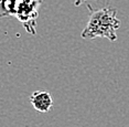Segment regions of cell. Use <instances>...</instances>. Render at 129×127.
Instances as JSON below:
<instances>
[{
    "instance_id": "cell-1",
    "label": "cell",
    "mask_w": 129,
    "mask_h": 127,
    "mask_svg": "<svg viewBox=\"0 0 129 127\" xmlns=\"http://www.w3.org/2000/svg\"><path fill=\"white\" fill-rule=\"evenodd\" d=\"M89 18L85 29L82 31V38L92 40L95 38H105L110 42L117 40L116 31L119 29L121 21L117 18V10L111 7H103L95 10L90 5H87Z\"/></svg>"
},
{
    "instance_id": "cell-2",
    "label": "cell",
    "mask_w": 129,
    "mask_h": 127,
    "mask_svg": "<svg viewBox=\"0 0 129 127\" xmlns=\"http://www.w3.org/2000/svg\"><path fill=\"white\" fill-rule=\"evenodd\" d=\"M43 0H4L0 18L16 17L29 33L36 34L38 10Z\"/></svg>"
},
{
    "instance_id": "cell-3",
    "label": "cell",
    "mask_w": 129,
    "mask_h": 127,
    "mask_svg": "<svg viewBox=\"0 0 129 127\" xmlns=\"http://www.w3.org/2000/svg\"><path fill=\"white\" fill-rule=\"evenodd\" d=\"M30 102L33 108L40 113L46 114L52 110L54 104L53 96L46 91H36L31 94Z\"/></svg>"
},
{
    "instance_id": "cell-4",
    "label": "cell",
    "mask_w": 129,
    "mask_h": 127,
    "mask_svg": "<svg viewBox=\"0 0 129 127\" xmlns=\"http://www.w3.org/2000/svg\"><path fill=\"white\" fill-rule=\"evenodd\" d=\"M85 1H86V0H75V2H74V6H75V7H80V6H82V5H83Z\"/></svg>"
},
{
    "instance_id": "cell-5",
    "label": "cell",
    "mask_w": 129,
    "mask_h": 127,
    "mask_svg": "<svg viewBox=\"0 0 129 127\" xmlns=\"http://www.w3.org/2000/svg\"><path fill=\"white\" fill-rule=\"evenodd\" d=\"M2 1H4V0H0V5H1V2H2Z\"/></svg>"
}]
</instances>
